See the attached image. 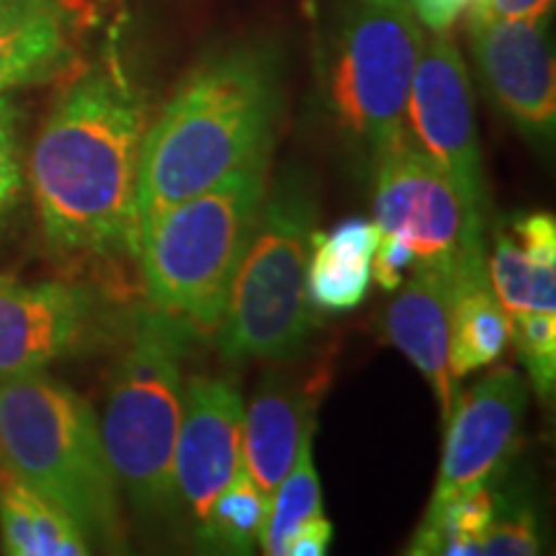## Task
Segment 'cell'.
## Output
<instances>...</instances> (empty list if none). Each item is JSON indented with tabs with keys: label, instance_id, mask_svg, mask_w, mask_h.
<instances>
[{
	"label": "cell",
	"instance_id": "obj_28",
	"mask_svg": "<svg viewBox=\"0 0 556 556\" xmlns=\"http://www.w3.org/2000/svg\"><path fill=\"white\" fill-rule=\"evenodd\" d=\"M332 536H336V528L325 518V513H319V516L304 520L291 533L283 556H325L332 544Z\"/></svg>",
	"mask_w": 556,
	"mask_h": 556
},
{
	"label": "cell",
	"instance_id": "obj_26",
	"mask_svg": "<svg viewBox=\"0 0 556 556\" xmlns=\"http://www.w3.org/2000/svg\"><path fill=\"white\" fill-rule=\"evenodd\" d=\"M24 197V168L18 152V111L9 96H0V232Z\"/></svg>",
	"mask_w": 556,
	"mask_h": 556
},
{
	"label": "cell",
	"instance_id": "obj_16",
	"mask_svg": "<svg viewBox=\"0 0 556 556\" xmlns=\"http://www.w3.org/2000/svg\"><path fill=\"white\" fill-rule=\"evenodd\" d=\"M73 60L60 0H0V96L50 80Z\"/></svg>",
	"mask_w": 556,
	"mask_h": 556
},
{
	"label": "cell",
	"instance_id": "obj_5",
	"mask_svg": "<svg viewBox=\"0 0 556 556\" xmlns=\"http://www.w3.org/2000/svg\"><path fill=\"white\" fill-rule=\"evenodd\" d=\"M268 173L270 157L255 160L225 184L168 206L139 229L135 258L152 307L189 323L199 336L217 332L266 197Z\"/></svg>",
	"mask_w": 556,
	"mask_h": 556
},
{
	"label": "cell",
	"instance_id": "obj_22",
	"mask_svg": "<svg viewBox=\"0 0 556 556\" xmlns=\"http://www.w3.org/2000/svg\"><path fill=\"white\" fill-rule=\"evenodd\" d=\"M486 276L507 317L520 312H556V263H531L513 235L500 229L486 258Z\"/></svg>",
	"mask_w": 556,
	"mask_h": 556
},
{
	"label": "cell",
	"instance_id": "obj_20",
	"mask_svg": "<svg viewBox=\"0 0 556 556\" xmlns=\"http://www.w3.org/2000/svg\"><path fill=\"white\" fill-rule=\"evenodd\" d=\"M497 495L490 484L471 486L451 497L435 510H428L417 528L407 554L413 556H477L482 554V536L495 516Z\"/></svg>",
	"mask_w": 556,
	"mask_h": 556
},
{
	"label": "cell",
	"instance_id": "obj_29",
	"mask_svg": "<svg viewBox=\"0 0 556 556\" xmlns=\"http://www.w3.org/2000/svg\"><path fill=\"white\" fill-rule=\"evenodd\" d=\"M554 0H471L469 13L484 18H546Z\"/></svg>",
	"mask_w": 556,
	"mask_h": 556
},
{
	"label": "cell",
	"instance_id": "obj_1",
	"mask_svg": "<svg viewBox=\"0 0 556 556\" xmlns=\"http://www.w3.org/2000/svg\"><path fill=\"white\" fill-rule=\"evenodd\" d=\"M148 103L116 54L62 90L29 157L47 245L67 255H137L139 157Z\"/></svg>",
	"mask_w": 556,
	"mask_h": 556
},
{
	"label": "cell",
	"instance_id": "obj_21",
	"mask_svg": "<svg viewBox=\"0 0 556 556\" xmlns=\"http://www.w3.org/2000/svg\"><path fill=\"white\" fill-rule=\"evenodd\" d=\"M268 516V495L242 467L225 490L206 507L197 523V536L204 546L227 554H250L261 544Z\"/></svg>",
	"mask_w": 556,
	"mask_h": 556
},
{
	"label": "cell",
	"instance_id": "obj_25",
	"mask_svg": "<svg viewBox=\"0 0 556 556\" xmlns=\"http://www.w3.org/2000/svg\"><path fill=\"white\" fill-rule=\"evenodd\" d=\"M482 554L486 556H536L541 554V536L533 513L526 505H505L497 497L495 516L482 536Z\"/></svg>",
	"mask_w": 556,
	"mask_h": 556
},
{
	"label": "cell",
	"instance_id": "obj_23",
	"mask_svg": "<svg viewBox=\"0 0 556 556\" xmlns=\"http://www.w3.org/2000/svg\"><path fill=\"white\" fill-rule=\"evenodd\" d=\"M319 513H323V486L312 464V441H307L299 448L294 467L268 497V516L258 544L263 554L283 556L291 533Z\"/></svg>",
	"mask_w": 556,
	"mask_h": 556
},
{
	"label": "cell",
	"instance_id": "obj_10",
	"mask_svg": "<svg viewBox=\"0 0 556 556\" xmlns=\"http://www.w3.org/2000/svg\"><path fill=\"white\" fill-rule=\"evenodd\" d=\"M109 319L106 299L83 283L0 276V381L96 345Z\"/></svg>",
	"mask_w": 556,
	"mask_h": 556
},
{
	"label": "cell",
	"instance_id": "obj_15",
	"mask_svg": "<svg viewBox=\"0 0 556 556\" xmlns=\"http://www.w3.org/2000/svg\"><path fill=\"white\" fill-rule=\"evenodd\" d=\"M454 283L456 276L448 270L417 266L381 317L387 343L405 353L433 387L443 420L458 397L456 379L448 368V315Z\"/></svg>",
	"mask_w": 556,
	"mask_h": 556
},
{
	"label": "cell",
	"instance_id": "obj_3",
	"mask_svg": "<svg viewBox=\"0 0 556 556\" xmlns=\"http://www.w3.org/2000/svg\"><path fill=\"white\" fill-rule=\"evenodd\" d=\"M0 467L52 500L90 548L119 552V484L93 407L47 371L0 381Z\"/></svg>",
	"mask_w": 556,
	"mask_h": 556
},
{
	"label": "cell",
	"instance_id": "obj_6",
	"mask_svg": "<svg viewBox=\"0 0 556 556\" xmlns=\"http://www.w3.org/2000/svg\"><path fill=\"white\" fill-rule=\"evenodd\" d=\"M315 222L317 193L302 170H283L274 184L268 180L214 332L227 361L291 358L317 328V309L307 296Z\"/></svg>",
	"mask_w": 556,
	"mask_h": 556
},
{
	"label": "cell",
	"instance_id": "obj_17",
	"mask_svg": "<svg viewBox=\"0 0 556 556\" xmlns=\"http://www.w3.org/2000/svg\"><path fill=\"white\" fill-rule=\"evenodd\" d=\"M381 240L377 222L351 217L330 232L312 235L307 296L323 312H351L371 287V258Z\"/></svg>",
	"mask_w": 556,
	"mask_h": 556
},
{
	"label": "cell",
	"instance_id": "obj_11",
	"mask_svg": "<svg viewBox=\"0 0 556 556\" xmlns=\"http://www.w3.org/2000/svg\"><path fill=\"white\" fill-rule=\"evenodd\" d=\"M477 70L497 109L528 137L552 139L556 70L546 18H484L469 13Z\"/></svg>",
	"mask_w": 556,
	"mask_h": 556
},
{
	"label": "cell",
	"instance_id": "obj_2",
	"mask_svg": "<svg viewBox=\"0 0 556 556\" xmlns=\"http://www.w3.org/2000/svg\"><path fill=\"white\" fill-rule=\"evenodd\" d=\"M283 114L278 52L240 41L206 54L144 131L137 232L160 212L270 157Z\"/></svg>",
	"mask_w": 556,
	"mask_h": 556
},
{
	"label": "cell",
	"instance_id": "obj_14",
	"mask_svg": "<svg viewBox=\"0 0 556 556\" xmlns=\"http://www.w3.org/2000/svg\"><path fill=\"white\" fill-rule=\"evenodd\" d=\"M319 381H299L270 371L242 420V467L270 497L278 482L294 467L299 448L315 435Z\"/></svg>",
	"mask_w": 556,
	"mask_h": 556
},
{
	"label": "cell",
	"instance_id": "obj_19",
	"mask_svg": "<svg viewBox=\"0 0 556 556\" xmlns=\"http://www.w3.org/2000/svg\"><path fill=\"white\" fill-rule=\"evenodd\" d=\"M0 546L11 556H86V533L52 500L0 467Z\"/></svg>",
	"mask_w": 556,
	"mask_h": 556
},
{
	"label": "cell",
	"instance_id": "obj_13",
	"mask_svg": "<svg viewBox=\"0 0 556 556\" xmlns=\"http://www.w3.org/2000/svg\"><path fill=\"white\" fill-rule=\"evenodd\" d=\"M242 420L245 402L232 379L193 377L184 387L173 479L197 523L242 469Z\"/></svg>",
	"mask_w": 556,
	"mask_h": 556
},
{
	"label": "cell",
	"instance_id": "obj_18",
	"mask_svg": "<svg viewBox=\"0 0 556 556\" xmlns=\"http://www.w3.org/2000/svg\"><path fill=\"white\" fill-rule=\"evenodd\" d=\"M510 343V319L486 276V261L456 276L448 315V368L456 381L492 366Z\"/></svg>",
	"mask_w": 556,
	"mask_h": 556
},
{
	"label": "cell",
	"instance_id": "obj_27",
	"mask_svg": "<svg viewBox=\"0 0 556 556\" xmlns=\"http://www.w3.org/2000/svg\"><path fill=\"white\" fill-rule=\"evenodd\" d=\"M417 266H420V261H417L407 242L381 232V240L371 258V278L381 289L397 291Z\"/></svg>",
	"mask_w": 556,
	"mask_h": 556
},
{
	"label": "cell",
	"instance_id": "obj_12",
	"mask_svg": "<svg viewBox=\"0 0 556 556\" xmlns=\"http://www.w3.org/2000/svg\"><path fill=\"white\" fill-rule=\"evenodd\" d=\"M526 407V379L516 368H497L458 394L446 417L441 469L428 510L495 479L518 446Z\"/></svg>",
	"mask_w": 556,
	"mask_h": 556
},
{
	"label": "cell",
	"instance_id": "obj_24",
	"mask_svg": "<svg viewBox=\"0 0 556 556\" xmlns=\"http://www.w3.org/2000/svg\"><path fill=\"white\" fill-rule=\"evenodd\" d=\"M507 319L528 381L541 400L552 397L556 384V312H520Z\"/></svg>",
	"mask_w": 556,
	"mask_h": 556
},
{
	"label": "cell",
	"instance_id": "obj_30",
	"mask_svg": "<svg viewBox=\"0 0 556 556\" xmlns=\"http://www.w3.org/2000/svg\"><path fill=\"white\" fill-rule=\"evenodd\" d=\"M420 26L426 31H451L471 0H409Z\"/></svg>",
	"mask_w": 556,
	"mask_h": 556
},
{
	"label": "cell",
	"instance_id": "obj_8",
	"mask_svg": "<svg viewBox=\"0 0 556 556\" xmlns=\"http://www.w3.org/2000/svg\"><path fill=\"white\" fill-rule=\"evenodd\" d=\"M374 222L413 248L420 266L458 276L484 263V217L407 129L374 160Z\"/></svg>",
	"mask_w": 556,
	"mask_h": 556
},
{
	"label": "cell",
	"instance_id": "obj_7",
	"mask_svg": "<svg viewBox=\"0 0 556 556\" xmlns=\"http://www.w3.org/2000/svg\"><path fill=\"white\" fill-rule=\"evenodd\" d=\"M422 37L409 0H340L323 52V101L340 137L368 160L405 135Z\"/></svg>",
	"mask_w": 556,
	"mask_h": 556
},
{
	"label": "cell",
	"instance_id": "obj_4",
	"mask_svg": "<svg viewBox=\"0 0 556 556\" xmlns=\"http://www.w3.org/2000/svg\"><path fill=\"white\" fill-rule=\"evenodd\" d=\"M197 338L184 319L139 309L99 420L119 492L144 518H168L180 507L173 451L184 413V361Z\"/></svg>",
	"mask_w": 556,
	"mask_h": 556
},
{
	"label": "cell",
	"instance_id": "obj_9",
	"mask_svg": "<svg viewBox=\"0 0 556 556\" xmlns=\"http://www.w3.org/2000/svg\"><path fill=\"white\" fill-rule=\"evenodd\" d=\"M405 129L458 191L484 214L486 178L479 148L475 96L451 31H426L409 83Z\"/></svg>",
	"mask_w": 556,
	"mask_h": 556
}]
</instances>
